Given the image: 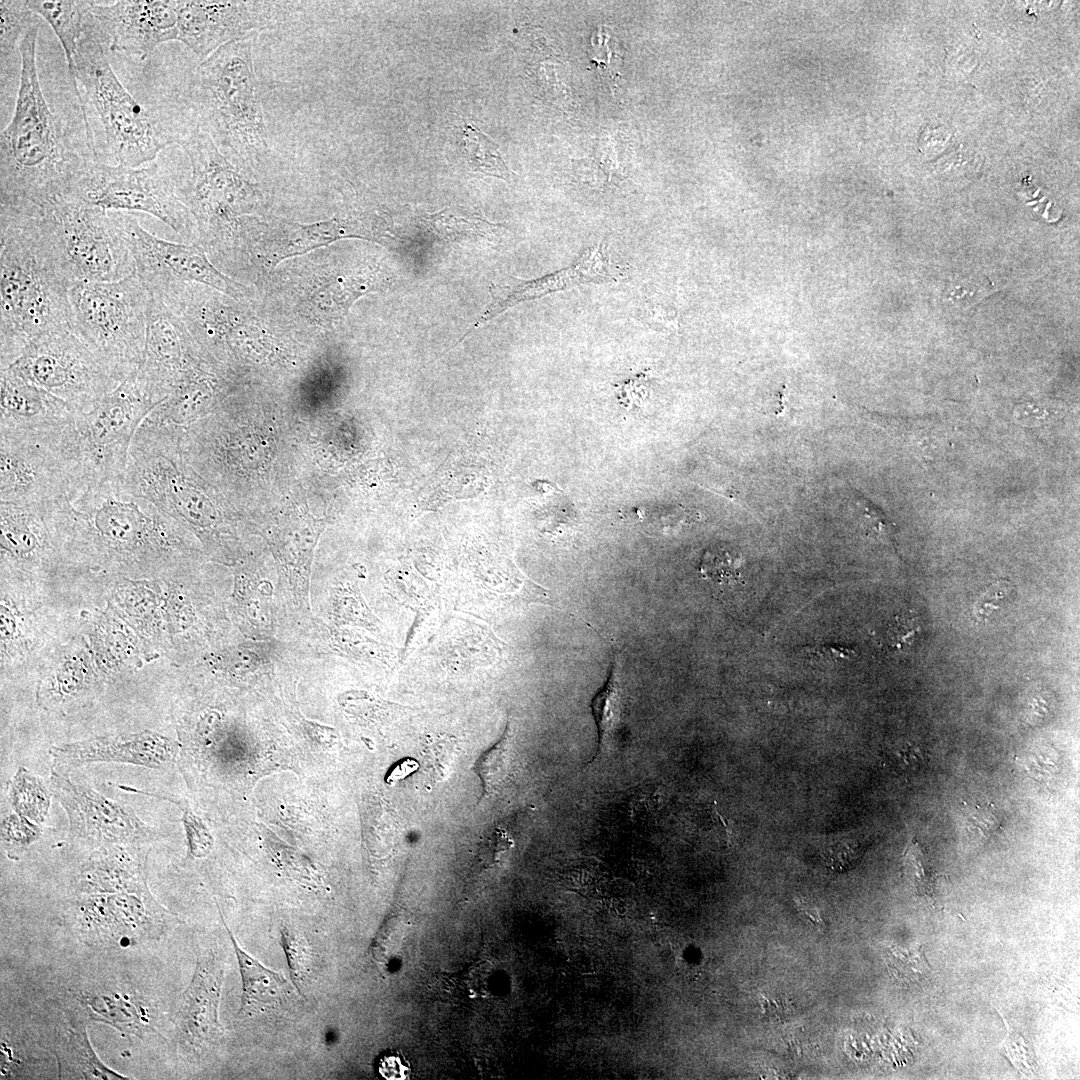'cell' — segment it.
<instances>
[{"label":"cell","instance_id":"obj_14","mask_svg":"<svg viewBox=\"0 0 1080 1080\" xmlns=\"http://www.w3.org/2000/svg\"><path fill=\"white\" fill-rule=\"evenodd\" d=\"M50 789L67 815L70 837L94 849L111 844L147 846L160 836L131 807L74 782L67 771L51 768Z\"/></svg>","mask_w":1080,"mask_h":1080},{"label":"cell","instance_id":"obj_10","mask_svg":"<svg viewBox=\"0 0 1080 1080\" xmlns=\"http://www.w3.org/2000/svg\"><path fill=\"white\" fill-rule=\"evenodd\" d=\"M7 368L73 410L89 407L121 384L71 329L35 338Z\"/></svg>","mask_w":1080,"mask_h":1080},{"label":"cell","instance_id":"obj_6","mask_svg":"<svg viewBox=\"0 0 1080 1080\" xmlns=\"http://www.w3.org/2000/svg\"><path fill=\"white\" fill-rule=\"evenodd\" d=\"M72 331L124 382L143 361L150 294L136 273L113 282L75 281L69 289Z\"/></svg>","mask_w":1080,"mask_h":1080},{"label":"cell","instance_id":"obj_30","mask_svg":"<svg viewBox=\"0 0 1080 1080\" xmlns=\"http://www.w3.org/2000/svg\"><path fill=\"white\" fill-rule=\"evenodd\" d=\"M358 230L353 221L345 218H332L308 225L290 224L286 226V235L276 253V260L306 253L340 238L362 237Z\"/></svg>","mask_w":1080,"mask_h":1080},{"label":"cell","instance_id":"obj_25","mask_svg":"<svg viewBox=\"0 0 1080 1080\" xmlns=\"http://www.w3.org/2000/svg\"><path fill=\"white\" fill-rule=\"evenodd\" d=\"M238 960L242 979V995L239 1016H253L269 1012L283 1005L289 993V984L281 972L260 963L242 949L220 914Z\"/></svg>","mask_w":1080,"mask_h":1080},{"label":"cell","instance_id":"obj_38","mask_svg":"<svg viewBox=\"0 0 1080 1080\" xmlns=\"http://www.w3.org/2000/svg\"><path fill=\"white\" fill-rule=\"evenodd\" d=\"M281 943L291 978L300 990L308 980L312 969V955L306 940L289 928L282 929Z\"/></svg>","mask_w":1080,"mask_h":1080},{"label":"cell","instance_id":"obj_44","mask_svg":"<svg viewBox=\"0 0 1080 1080\" xmlns=\"http://www.w3.org/2000/svg\"><path fill=\"white\" fill-rule=\"evenodd\" d=\"M1015 590L1013 583L1000 578L990 583L981 592L973 606V613L979 622L986 621L990 615L998 610L1004 600L1010 598Z\"/></svg>","mask_w":1080,"mask_h":1080},{"label":"cell","instance_id":"obj_47","mask_svg":"<svg viewBox=\"0 0 1080 1080\" xmlns=\"http://www.w3.org/2000/svg\"><path fill=\"white\" fill-rule=\"evenodd\" d=\"M864 848L859 838L842 837L827 846L825 857L833 869L843 871L860 857Z\"/></svg>","mask_w":1080,"mask_h":1080},{"label":"cell","instance_id":"obj_16","mask_svg":"<svg viewBox=\"0 0 1080 1080\" xmlns=\"http://www.w3.org/2000/svg\"><path fill=\"white\" fill-rule=\"evenodd\" d=\"M73 490L53 441L0 436V499L37 504L70 499Z\"/></svg>","mask_w":1080,"mask_h":1080},{"label":"cell","instance_id":"obj_21","mask_svg":"<svg viewBox=\"0 0 1080 1080\" xmlns=\"http://www.w3.org/2000/svg\"><path fill=\"white\" fill-rule=\"evenodd\" d=\"M52 767L69 772L90 763H121L151 769L168 767L176 757V744L163 735L144 731L91 738L52 746Z\"/></svg>","mask_w":1080,"mask_h":1080},{"label":"cell","instance_id":"obj_31","mask_svg":"<svg viewBox=\"0 0 1080 1080\" xmlns=\"http://www.w3.org/2000/svg\"><path fill=\"white\" fill-rule=\"evenodd\" d=\"M8 795L15 813L42 826L53 796L42 778L20 766L8 783Z\"/></svg>","mask_w":1080,"mask_h":1080},{"label":"cell","instance_id":"obj_28","mask_svg":"<svg viewBox=\"0 0 1080 1080\" xmlns=\"http://www.w3.org/2000/svg\"><path fill=\"white\" fill-rule=\"evenodd\" d=\"M381 282L379 271L371 267L337 276L314 292L313 310L325 319L344 317L359 297L376 290Z\"/></svg>","mask_w":1080,"mask_h":1080},{"label":"cell","instance_id":"obj_17","mask_svg":"<svg viewBox=\"0 0 1080 1080\" xmlns=\"http://www.w3.org/2000/svg\"><path fill=\"white\" fill-rule=\"evenodd\" d=\"M90 13L113 52L144 61L161 44L177 40L178 1H93Z\"/></svg>","mask_w":1080,"mask_h":1080},{"label":"cell","instance_id":"obj_22","mask_svg":"<svg viewBox=\"0 0 1080 1080\" xmlns=\"http://www.w3.org/2000/svg\"><path fill=\"white\" fill-rule=\"evenodd\" d=\"M223 979V963L213 952L198 958L177 1020L185 1040L195 1049L211 1045L224 1035L219 1020Z\"/></svg>","mask_w":1080,"mask_h":1080},{"label":"cell","instance_id":"obj_40","mask_svg":"<svg viewBox=\"0 0 1080 1080\" xmlns=\"http://www.w3.org/2000/svg\"><path fill=\"white\" fill-rule=\"evenodd\" d=\"M457 753L458 745L455 739H430L423 749V761L430 776L437 780L444 779L451 770Z\"/></svg>","mask_w":1080,"mask_h":1080},{"label":"cell","instance_id":"obj_43","mask_svg":"<svg viewBox=\"0 0 1080 1080\" xmlns=\"http://www.w3.org/2000/svg\"><path fill=\"white\" fill-rule=\"evenodd\" d=\"M336 611L340 619L362 625L365 628L376 630L378 620L368 609L359 593L347 588L340 591Z\"/></svg>","mask_w":1080,"mask_h":1080},{"label":"cell","instance_id":"obj_9","mask_svg":"<svg viewBox=\"0 0 1080 1080\" xmlns=\"http://www.w3.org/2000/svg\"><path fill=\"white\" fill-rule=\"evenodd\" d=\"M69 198L106 211L144 212L183 236L192 231L190 211L155 162L130 168L110 166L89 157L76 176Z\"/></svg>","mask_w":1080,"mask_h":1080},{"label":"cell","instance_id":"obj_42","mask_svg":"<svg viewBox=\"0 0 1080 1080\" xmlns=\"http://www.w3.org/2000/svg\"><path fill=\"white\" fill-rule=\"evenodd\" d=\"M920 631L921 627L914 615L898 614L885 628L882 643L891 651H902L917 639Z\"/></svg>","mask_w":1080,"mask_h":1080},{"label":"cell","instance_id":"obj_4","mask_svg":"<svg viewBox=\"0 0 1080 1080\" xmlns=\"http://www.w3.org/2000/svg\"><path fill=\"white\" fill-rule=\"evenodd\" d=\"M67 535L88 552L124 563H154L175 547L163 511L121 480L89 486L61 503Z\"/></svg>","mask_w":1080,"mask_h":1080},{"label":"cell","instance_id":"obj_15","mask_svg":"<svg viewBox=\"0 0 1080 1080\" xmlns=\"http://www.w3.org/2000/svg\"><path fill=\"white\" fill-rule=\"evenodd\" d=\"M277 4L265 1H178L177 41L202 61L221 46L271 26Z\"/></svg>","mask_w":1080,"mask_h":1080},{"label":"cell","instance_id":"obj_8","mask_svg":"<svg viewBox=\"0 0 1080 1080\" xmlns=\"http://www.w3.org/2000/svg\"><path fill=\"white\" fill-rule=\"evenodd\" d=\"M177 143L188 155L191 173L175 187L176 193L195 217L205 246L219 250L244 214L256 208L262 194L198 126L178 138Z\"/></svg>","mask_w":1080,"mask_h":1080},{"label":"cell","instance_id":"obj_23","mask_svg":"<svg viewBox=\"0 0 1080 1080\" xmlns=\"http://www.w3.org/2000/svg\"><path fill=\"white\" fill-rule=\"evenodd\" d=\"M147 849L111 844L94 849L73 882L74 895L149 889Z\"/></svg>","mask_w":1080,"mask_h":1080},{"label":"cell","instance_id":"obj_20","mask_svg":"<svg viewBox=\"0 0 1080 1080\" xmlns=\"http://www.w3.org/2000/svg\"><path fill=\"white\" fill-rule=\"evenodd\" d=\"M625 278L602 244L586 249L569 267L533 280L513 279L510 283L491 284V302L460 342L497 315L526 300L569 289L585 283L617 282Z\"/></svg>","mask_w":1080,"mask_h":1080},{"label":"cell","instance_id":"obj_26","mask_svg":"<svg viewBox=\"0 0 1080 1080\" xmlns=\"http://www.w3.org/2000/svg\"><path fill=\"white\" fill-rule=\"evenodd\" d=\"M26 3L35 14L50 25L63 48L69 78L74 91H76L85 129L88 131L91 128L87 118L85 102L79 92L78 81L75 77L74 56L93 1L26 0Z\"/></svg>","mask_w":1080,"mask_h":1080},{"label":"cell","instance_id":"obj_27","mask_svg":"<svg viewBox=\"0 0 1080 1080\" xmlns=\"http://www.w3.org/2000/svg\"><path fill=\"white\" fill-rule=\"evenodd\" d=\"M54 1054L59 1077L72 1079H128L105 1066L96 1056L86 1031L85 1020L71 1022L55 1038Z\"/></svg>","mask_w":1080,"mask_h":1080},{"label":"cell","instance_id":"obj_18","mask_svg":"<svg viewBox=\"0 0 1080 1080\" xmlns=\"http://www.w3.org/2000/svg\"><path fill=\"white\" fill-rule=\"evenodd\" d=\"M196 365L182 321L150 296L144 358L134 375L136 383L158 405Z\"/></svg>","mask_w":1080,"mask_h":1080},{"label":"cell","instance_id":"obj_29","mask_svg":"<svg viewBox=\"0 0 1080 1080\" xmlns=\"http://www.w3.org/2000/svg\"><path fill=\"white\" fill-rule=\"evenodd\" d=\"M620 663L614 661L604 686L591 701V709L598 731L597 754L612 745L624 725V697L620 682Z\"/></svg>","mask_w":1080,"mask_h":1080},{"label":"cell","instance_id":"obj_35","mask_svg":"<svg viewBox=\"0 0 1080 1080\" xmlns=\"http://www.w3.org/2000/svg\"><path fill=\"white\" fill-rule=\"evenodd\" d=\"M118 787L127 792L167 800L178 806L182 810V822L187 837L188 856L192 858H204L211 852L214 839L208 827L199 816H197L187 805H184L179 799L158 791L138 789L126 785H118Z\"/></svg>","mask_w":1080,"mask_h":1080},{"label":"cell","instance_id":"obj_50","mask_svg":"<svg viewBox=\"0 0 1080 1080\" xmlns=\"http://www.w3.org/2000/svg\"><path fill=\"white\" fill-rule=\"evenodd\" d=\"M1006 1050L1011 1062H1013L1014 1066L1018 1067L1022 1072L1025 1070L1026 1073H1029L1034 1070V1061L1029 1050V1045L1024 1041L1021 1035L1009 1027Z\"/></svg>","mask_w":1080,"mask_h":1080},{"label":"cell","instance_id":"obj_11","mask_svg":"<svg viewBox=\"0 0 1080 1080\" xmlns=\"http://www.w3.org/2000/svg\"><path fill=\"white\" fill-rule=\"evenodd\" d=\"M135 262L136 274L151 297L170 307L184 283L200 284L232 298L241 286L211 263L197 245L170 242L144 229L125 212L109 211Z\"/></svg>","mask_w":1080,"mask_h":1080},{"label":"cell","instance_id":"obj_3","mask_svg":"<svg viewBox=\"0 0 1080 1080\" xmlns=\"http://www.w3.org/2000/svg\"><path fill=\"white\" fill-rule=\"evenodd\" d=\"M253 41L251 36L221 46L200 63L193 81L197 126L236 166L259 162L268 153Z\"/></svg>","mask_w":1080,"mask_h":1080},{"label":"cell","instance_id":"obj_37","mask_svg":"<svg viewBox=\"0 0 1080 1080\" xmlns=\"http://www.w3.org/2000/svg\"><path fill=\"white\" fill-rule=\"evenodd\" d=\"M741 557L725 548L707 550L703 555L702 577L719 587L736 585L740 577Z\"/></svg>","mask_w":1080,"mask_h":1080},{"label":"cell","instance_id":"obj_7","mask_svg":"<svg viewBox=\"0 0 1080 1080\" xmlns=\"http://www.w3.org/2000/svg\"><path fill=\"white\" fill-rule=\"evenodd\" d=\"M107 43L89 11L74 56L75 77L96 110L118 165L136 168L154 162L177 143L124 87L106 55Z\"/></svg>","mask_w":1080,"mask_h":1080},{"label":"cell","instance_id":"obj_19","mask_svg":"<svg viewBox=\"0 0 1080 1080\" xmlns=\"http://www.w3.org/2000/svg\"><path fill=\"white\" fill-rule=\"evenodd\" d=\"M0 389V436L54 441L73 416L66 402L10 368L0 369Z\"/></svg>","mask_w":1080,"mask_h":1080},{"label":"cell","instance_id":"obj_24","mask_svg":"<svg viewBox=\"0 0 1080 1080\" xmlns=\"http://www.w3.org/2000/svg\"><path fill=\"white\" fill-rule=\"evenodd\" d=\"M76 1001L84 1016L106 1023L124 1035L142 1037L153 1031L149 1007L137 996L118 990L95 989L81 991Z\"/></svg>","mask_w":1080,"mask_h":1080},{"label":"cell","instance_id":"obj_52","mask_svg":"<svg viewBox=\"0 0 1080 1080\" xmlns=\"http://www.w3.org/2000/svg\"><path fill=\"white\" fill-rule=\"evenodd\" d=\"M380 1073L387 1079H403L406 1076V1067L399 1058L388 1056L380 1063Z\"/></svg>","mask_w":1080,"mask_h":1080},{"label":"cell","instance_id":"obj_51","mask_svg":"<svg viewBox=\"0 0 1080 1080\" xmlns=\"http://www.w3.org/2000/svg\"><path fill=\"white\" fill-rule=\"evenodd\" d=\"M1059 412H1053L1050 408L1040 404H1026L1021 405L1016 409V418L1020 422H1028L1027 424L1035 422H1045L1049 418H1053L1054 415Z\"/></svg>","mask_w":1080,"mask_h":1080},{"label":"cell","instance_id":"obj_2","mask_svg":"<svg viewBox=\"0 0 1080 1080\" xmlns=\"http://www.w3.org/2000/svg\"><path fill=\"white\" fill-rule=\"evenodd\" d=\"M41 25L23 36L14 113L0 134V214L32 216L69 198L85 160L70 147L43 95L36 62Z\"/></svg>","mask_w":1080,"mask_h":1080},{"label":"cell","instance_id":"obj_39","mask_svg":"<svg viewBox=\"0 0 1080 1080\" xmlns=\"http://www.w3.org/2000/svg\"><path fill=\"white\" fill-rule=\"evenodd\" d=\"M342 708L363 723H373L385 718L397 705L378 699L367 692L348 691L339 698Z\"/></svg>","mask_w":1080,"mask_h":1080},{"label":"cell","instance_id":"obj_48","mask_svg":"<svg viewBox=\"0 0 1080 1080\" xmlns=\"http://www.w3.org/2000/svg\"><path fill=\"white\" fill-rule=\"evenodd\" d=\"M966 825L970 831L980 836H990L1001 825V820L992 804L967 806L962 809Z\"/></svg>","mask_w":1080,"mask_h":1080},{"label":"cell","instance_id":"obj_36","mask_svg":"<svg viewBox=\"0 0 1080 1080\" xmlns=\"http://www.w3.org/2000/svg\"><path fill=\"white\" fill-rule=\"evenodd\" d=\"M41 826L14 813L3 818L1 841L7 856L19 860L28 847L41 835Z\"/></svg>","mask_w":1080,"mask_h":1080},{"label":"cell","instance_id":"obj_41","mask_svg":"<svg viewBox=\"0 0 1080 1080\" xmlns=\"http://www.w3.org/2000/svg\"><path fill=\"white\" fill-rule=\"evenodd\" d=\"M905 868L916 893L933 898L934 880L937 875L930 869L916 839H913L905 854Z\"/></svg>","mask_w":1080,"mask_h":1080},{"label":"cell","instance_id":"obj_1","mask_svg":"<svg viewBox=\"0 0 1080 1080\" xmlns=\"http://www.w3.org/2000/svg\"><path fill=\"white\" fill-rule=\"evenodd\" d=\"M0 274V369H5L35 338L72 330L74 280L45 212L0 214Z\"/></svg>","mask_w":1080,"mask_h":1080},{"label":"cell","instance_id":"obj_45","mask_svg":"<svg viewBox=\"0 0 1080 1080\" xmlns=\"http://www.w3.org/2000/svg\"><path fill=\"white\" fill-rule=\"evenodd\" d=\"M403 937V924L397 918L389 919L374 941L372 948L374 957L380 962L392 960L399 952Z\"/></svg>","mask_w":1080,"mask_h":1080},{"label":"cell","instance_id":"obj_49","mask_svg":"<svg viewBox=\"0 0 1080 1080\" xmlns=\"http://www.w3.org/2000/svg\"><path fill=\"white\" fill-rule=\"evenodd\" d=\"M807 657L818 666H838L857 656L853 647L840 644H821L806 648Z\"/></svg>","mask_w":1080,"mask_h":1080},{"label":"cell","instance_id":"obj_32","mask_svg":"<svg viewBox=\"0 0 1080 1080\" xmlns=\"http://www.w3.org/2000/svg\"><path fill=\"white\" fill-rule=\"evenodd\" d=\"M463 147L466 160L473 171L505 181L515 175L502 158L496 142L472 123L465 124Z\"/></svg>","mask_w":1080,"mask_h":1080},{"label":"cell","instance_id":"obj_13","mask_svg":"<svg viewBox=\"0 0 1080 1080\" xmlns=\"http://www.w3.org/2000/svg\"><path fill=\"white\" fill-rule=\"evenodd\" d=\"M71 913L84 942L122 948L160 936L169 915L149 889L74 895Z\"/></svg>","mask_w":1080,"mask_h":1080},{"label":"cell","instance_id":"obj_12","mask_svg":"<svg viewBox=\"0 0 1080 1080\" xmlns=\"http://www.w3.org/2000/svg\"><path fill=\"white\" fill-rule=\"evenodd\" d=\"M45 212L75 281L113 282L136 273L133 256L109 211L73 198Z\"/></svg>","mask_w":1080,"mask_h":1080},{"label":"cell","instance_id":"obj_5","mask_svg":"<svg viewBox=\"0 0 1080 1080\" xmlns=\"http://www.w3.org/2000/svg\"><path fill=\"white\" fill-rule=\"evenodd\" d=\"M156 406L132 376L89 407L74 410L53 441L72 484L71 499L89 486L123 478L133 438Z\"/></svg>","mask_w":1080,"mask_h":1080},{"label":"cell","instance_id":"obj_46","mask_svg":"<svg viewBox=\"0 0 1080 1080\" xmlns=\"http://www.w3.org/2000/svg\"><path fill=\"white\" fill-rule=\"evenodd\" d=\"M512 846L513 841L509 834L504 829L497 828L481 843L478 851L479 862L486 868L501 865Z\"/></svg>","mask_w":1080,"mask_h":1080},{"label":"cell","instance_id":"obj_34","mask_svg":"<svg viewBox=\"0 0 1080 1080\" xmlns=\"http://www.w3.org/2000/svg\"><path fill=\"white\" fill-rule=\"evenodd\" d=\"M510 725L506 726L500 740L486 751L476 762L474 769L478 774L485 796L499 791L510 775L511 769Z\"/></svg>","mask_w":1080,"mask_h":1080},{"label":"cell","instance_id":"obj_33","mask_svg":"<svg viewBox=\"0 0 1080 1080\" xmlns=\"http://www.w3.org/2000/svg\"><path fill=\"white\" fill-rule=\"evenodd\" d=\"M41 18L22 0L0 1V49L2 62L15 51L23 36L32 27L41 25Z\"/></svg>","mask_w":1080,"mask_h":1080}]
</instances>
